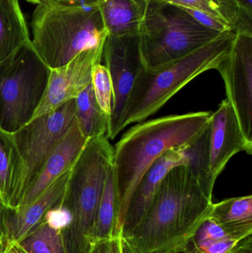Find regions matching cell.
<instances>
[{
	"instance_id": "cell-35",
	"label": "cell",
	"mask_w": 252,
	"mask_h": 253,
	"mask_svg": "<svg viewBox=\"0 0 252 253\" xmlns=\"http://www.w3.org/2000/svg\"><path fill=\"white\" fill-rule=\"evenodd\" d=\"M1 253H11V251H10V245L7 244V247H6L5 249L4 250V251H2Z\"/></svg>"
},
{
	"instance_id": "cell-23",
	"label": "cell",
	"mask_w": 252,
	"mask_h": 253,
	"mask_svg": "<svg viewBox=\"0 0 252 253\" xmlns=\"http://www.w3.org/2000/svg\"><path fill=\"white\" fill-rule=\"evenodd\" d=\"M235 34H252V0H214Z\"/></svg>"
},
{
	"instance_id": "cell-33",
	"label": "cell",
	"mask_w": 252,
	"mask_h": 253,
	"mask_svg": "<svg viewBox=\"0 0 252 253\" xmlns=\"http://www.w3.org/2000/svg\"><path fill=\"white\" fill-rule=\"evenodd\" d=\"M10 247V251L11 253H25L24 251L19 248V245L14 242H8Z\"/></svg>"
},
{
	"instance_id": "cell-19",
	"label": "cell",
	"mask_w": 252,
	"mask_h": 253,
	"mask_svg": "<svg viewBox=\"0 0 252 253\" xmlns=\"http://www.w3.org/2000/svg\"><path fill=\"white\" fill-rule=\"evenodd\" d=\"M75 119L78 127L87 138L106 135L109 119L101 110L91 83L75 99Z\"/></svg>"
},
{
	"instance_id": "cell-24",
	"label": "cell",
	"mask_w": 252,
	"mask_h": 253,
	"mask_svg": "<svg viewBox=\"0 0 252 253\" xmlns=\"http://www.w3.org/2000/svg\"><path fill=\"white\" fill-rule=\"evenodd\" d=\"M91 84L101 110L109 120L112 114L113 90L110 75L105 65L98 64L93 68Z\"/></svg>"
},
{
	"instance_id": "cell-1",
	"label": "cell",
	"mask_w": 252,
	"mask_h": 253,
	"mask_svg": "<svg viewBox=\"0 0 252 253\" xmlns=\"http://www.w3.org/2000/svg\"><path fill=\"white\" fill-rule=\"evenodd\" d=\"M213 197L187 165L172 169L161 181L149 211L127 236L145 253H166L186 247L208 218Z\"/></svg>"
},
{
	"instance_id": "cell-9",
	"label": "cell",
	"mask_w": 252,
	"mask_h": 253,
	"mask_svg": "<svg viewBox=\"0 0 252 253\" xmlns=\"http://www.w3.org/2000/svg\"><path fill=\"white\" fill-rule=\"evenodd\" d=\"M112 80L113 99L107 137L113 140L123 130L127 102L138 77L144 69L136 37L108 36L103 57Z\"/></svg>"
},
{
	"instance_id": "cell-5",
	"label": "cell",
	"mask_w": 252,
	"mask_h": 253,
	"mask_svg": "<svg viewBox=\"0 0 252 253\" xmlns=\"http://www.w3.org/2000/svg\"><path fill=\"white\" fill-rule=\"evenodd\" d=\"M143 1L137 42L142 65L148 71L173 63L223 34L200 25L173 4Z\"/></svg>"
},
{
	"instance_id": "cell-6",
	"label": "cell",
	"mask_w": 252,
	"mask_h": 253,
	"mask_svg": "<svg viewBox=\"0 0 252 253\" xmlns=\"http://www.w3.org/2000/svg\"><path fill=\"white\" fill-rule=\"evenodd\" d=\"M113 146L106 135L90 138L71 168L62 204L72 212L68 253H92L98 208L112 164Z\"/></svg>"
},
{
	"instance_id": "cell-32",
	"label": "cell",
	"mask_w": 252,
	"mask_h": 253,
	"mask_svg": "<svg viewBox=\"0 0 252 253\" xmlns=\"http://www.w3.org/2000/svg\"><path fill=\"white\" fill-rule=\"evenodd\" d=\"M229 253H252V241Z\"/></svg>"
},
{
	"instance_id": "cell-14",
	"label": "cell",
	"mask_w": 252,
	"mask_h": 253,
	"mask_svg": "<svg viewBox=\"0 0 252 253\" xmlns=\"http://www.w3.org/2000/svg\"><path fill=\"white\" fill-rule=\"evenodd\" d=\"M88 140L80 130L76 119H75L65 136L43 165L38 176L30 186L16 209L32 203L59 177L71 169Z\"/></svg>"
},
{
	"instance_id": "cell-22",
	"label": "cell",
	"mask_w": 252,
	"mask_h": 253,
	"mask_svg": "<svg viewBox=\"0 0 252 253\" xmlns=\"http://www.w3.org/2000/svg\"><path fill=\"white\" fill-rule=\"evenodd\" d=\"M16 161L13 134L0 128V204L7 210H10Z\"/></svg>"
},
{
	"instance_id": "cell-26",
	"label": "cell",
	"mask_w": 252,
	"mask_h": 253,
	"mask_svg": "<svg viewBox=\"0 0 252 253\" xmlns=\"http://www.w3.org/2000/svg\"><path fill=\"white\" fill-rule=\"evenodd\" d=\"M42 220L49 227L62 232L69 228L72 224V212L66 206L61 203L49 210Z\"/></svg>"
},
{
	"instance_id": "cell-29",
	"label": "cell",
	"mask_w": 252,
	"mask_h": 253,
	"mask_svg": "<svg viewBox=\"0 0 252 253\" xmlns=\"http://www.w3.org/2000/svg\"><path fill=\"white\" fill-rule=\"evenodd\" d=\"M120 247H121V253H145L133 242L122 237L121 235L120 238Z\"/></svg>"
},
{
	"instance_id": "cell-4",
	"label": "cell",
	"mask_w": 252,
	"mask_h": 253,
	"mask_svg": "<svg viewBox=\"0 0 252 253\" xmlns=\"http://www.w3.org/2000/svg\"><path fill=\"white\" fill-rule=\"evenodd\" d=\"M235 33L227 31L185 57L154 71L144 68L127 102L123 129L158 112L170 99L198 76L217 70L227 57Z\"/></svg>"
},
{
	"instance_id": "cell-16",
	"label": "cell",
	"mask_w": 252,
	"mask_h": 253,
	"mask_svg": "<svg viewBox=\"0 0 252 253\" xmlns=\"http://www.w3.org/2000/svg\"><path fill=\"white\" fill-rule=\"evenodd\" d=\"M104 26L111 37H136L143 16V0H97Z\"/></svg>"
},
{
	"instance_id": "cell-27",
	"label": "cell",
	"mask_w": 252,
	"mask_h": 253,
	"mask_svg": "<svg viewBox=\"0 0 252 253\" xmlns=\"http://www.w3.org/2000/svg\"><path fill=\"white\" fill-rule=\"evenodd\" d=\"M177 7V6H176ZM183 11L190 15L197 22L209 29L214 30L219 33H225L227 31H232V28L229 25H225L213 18L210 15L207 14L202 10H198L193 7H178Z\"/></svg>"
},
{
	"instance_id": "cell-15",
	"label": "cell",
	"mask_w": 252,
	"mask_h": 253,
	"mask_svg": "<svg viewBox=\"0 0 252 253\" xmlns=\"http://www.w3.org/2000/svg\"><path fill=\"white\" fill-rule=\"evenodd\" d=\"M71 170L59 177L30 205L14 211L5 209L4 227L9 242L19 243L38 225L49 210L62 203Z\"/></svg>"
},
{
	"instance_id": "cell-11",
	"label": "cell",
	"mask_w": 252,
	"mask_h": 253,
	"mask_svg": "<svg viewBox=\"0 0 252 253\" xmlns=\"http://www.w3.org/2000/svg\"><path fill=\"white\" fill-rule=\"evenodd\" d=\"M105 42L83 50L65 65L50 69L45 91L30 122L75 99L91 83L93 68L103 59Z\"/></svg>"
},
{
	"instance_id": "cell-34",
	"label": "cell",
	"mask_w": 252,
	"mask_h": 253,
	"mask_svg": "<svg viewBox=\"0 0 252 253\" xmlns=\"http://www.w3.org/2000/svg\"><path fill=\"white\" fill-rule=\"evenodd\" d=\"M26 1L34 3V4L38 5V4H42V3L46 2V1H48V0H26Z\"/></svg>"
},
{
	"instance_id": "cell-7",
	"label": "cell",
	"mask_w": 252,
	"mask_h": 253,
	"mask_svg": "<svg viewBox=\"0 0 252 253\" xmlns=\"http://www.w3.org/2000/svg\"><path fill=\"white\" fill-rule=\"evenodd\" d=\"M50 71L31 40L0 64V128L13 133L29 123L42 99Z\"/></svg>"
},
{
	"instance_id": "cell-30",
	"label": "cell",
	"mask_w": 252,
	"mask_h": 253,
	"mask_svg": "<svg viewBox=\"0 0 252 253\" xmlns=\"http://www.w3.org/2000/svg\"><path fill=\"white\" fill-rule=\"evenodd\" d=\"M56 1L70 3V4H79V5H93V4H97V0H56Z\"/></svg>"
},
{
	"instance_id": "cell-3",
	"label": "cell",
	"mask_w": 252,
	"mask_h": 253,
	"mask_svg": "<svg viewBox=\"0 0 252 253\" xmlns=\"http://www.w3.org/2000/svg\"><path fill=\"white\" fill-rule=\"evenodd\" d=\"M31 28L33 47L50 69L65 65L108 37L97 4L48 0L36 6Z\"/></svg>"
},
{
	"instance_id": "cell-31",
	"label": "cell",
	"mask_w": 252,
	"mask_h": 253,
	"mask_svg": "<svg viewBox=\"0 0 252 253\" xmlns=\"http://www.w3.org/2000/svg\"><path fill=\"white\" fill-rule=\"evenodd\" d=\"M201 253L198 252L195 248H194L193 245H192L190 242L189 243L186 245V247H184L183 248H181V249L178 250V251H173V252L170 253Z\"/></svg>"
},
{
	"instance_id": "cell-12",
	"label": "cell",
	"mask_w": 252,
	"mask_h": 253,
	"mask_svg": "<svg viewBox=\"0 0 252 253\" xmlns=\"http://www.w3.org/2000/svg\"><path fill=\"white\" fill-rule=\"evenodd\" d=\"M207 130L209 177L215 186L233 156L243 151L252 155V141L244 136L235 111L226 99L212 113Z\"/></svg>"
},
{
	"instance_id": "cell-20",
	"label": "cell",
	"mask_w": 252,
	"mask_h": 253,
	"mask_svg": "<svg viewBox=\"0 0 252 253\" xmlns=\"http://www.w3.org/2000/svg\"><path fill=\"white\" fill-rule=\"evenodd\" d=\"M16 244L25 253H68L62 232L49 227L43 220Z\"/></svg>"
},
{
	"instance_id": "cell-25",
	"label": "cell",
	"mask_w": 252,
	"mask_h": 253,
	"mask_svg": "<svg viewBox=\"0 0 252 253\" xmlns=\"http://www.w3.org/2000/svg\"><path fill=\"white\" fill-rule=\"evenodd\" d=\"M154 1L168 3L177 7H193L205 12L221 23L230 26L226 19L223 17L220 8L215 2L214 0H154Z\"/></svg>"
},
{
	"instance_id": "cell-18",
	"label": "cell",
	"mask_w": 252,
	"mask_h": 253,
	"mask_svg": "<svg viewBox=\"0 0 252 253\" xmlns=\"http://www.w3.org/2000/svg\"><path fill=\"white\" fill-rule=\"evenodd\" d=\"M30 40L19 0H0V64Z\"/></svg>"
},
{
	"instance_id": "cell-36",
	"label": "cell",
	"mask_w": 252,
	"mask_h": 253,
	"mask_svg": "<svg viewBox=\"0 0 252 253\" xmlns=\"http://www.w3.org/2000/svg\"><path fill=\"white\" fill-rule=\"evenodd\" d=\"M104 245V243H103ZM102 253H103V247H102Z\"/></svg>"
},
{
	"instance_id": "cell-13",
	"label": "cell",
	"mask_w": 252,
	"mask_h": 253,
	"mask_svg": "<svg viewBox=\"0 0 252 253\" xmlns=\"http://www.w3.org/2000/svg\"><path fill=\"white\" fill-rule=\"evenodd\" d=\"M188 163L189 157L184 149H173L164 153L148 169L130 198L121 227V236L130 234L143 221L167 174L176 167Z\"/></svg>"
},
{
	"instance_id": "cell-2",
	"label": "cell",
	"mask_w": 252,
	"mask_h": 253,
	"mask_svg": "<svg viewBox=\"0 0 252 253\" xmlns=\"http://www.w3.org/2000/svg\"><path fill=\"white\" fill-rule=\"evenodd\" d=\"M212 113L145 120L130 127L115 144L112 166L119 198L120 233L130 198L145 172L169 150L186 148L196 141L207 129Z\"/></svg>"
},
{
	"instance_id": "cell-8",
	"label": "cell",
	"mask_w": 252,
	"mask_h": 253,
	"mask_svg": "<svg viewBox=\"0 0 252 253\" xmlns=\"http://www.w3.org/2000/svg\"><path fill=\"white\" fill-rule=\"evenodd\" d=\"M75 114V100L72 99L12 133L16 161L10 210L19 206L43 165L72 126Z\"/></svg>"
},
{
	"instance_id": "cell-10",
	"label": "cell",
	"mask_w": 252,
	"mask_h": 253,
	"mask_svg": "<svg viewBox=\"0 0 252 253\" xmlns=\"http://www.w3.org/2000/svg\"><path fill=\"white\" fill-rule=\"evenodd\" d=\"M217 71L240 127L252 141V34H235L230 51Z\"/></svg>"
},
{
	"instance_id": "cell-21",
	"label": "cell",
	"mask_w": 252,
	"mask_h": 253,
	"mask_svg": "<svg viewBox=\"0 0 252 253\" xmlns=\"http://www.w3.org/2000/svg\"><path fill=\"white\" fill-rule=\"evenodd\" d=\"M208 218L224 225L252 224V195L213 203Z\"/></svg>"
},
{
	"instance_id": "cell-28",
	"label": "cell",
	"mask_w": 252,
	"mask_h": 253,
	"mask_svg": "<svg viewBox=\"0 0 252 253\" xmlns=\"http://www.w3.org/2000/svg\"><path fill=\"white\" fill-rule=\"evenodd\" d=\"M6 208H4L2 205L0 204V253L2 252L7 244H8V238H7V233L4 230V211Z\"/></svg>"
},
{
	"instance_id": "cell-17",
	"label": "cell",
	"mask_w": 252,
	"mask_h": 253,
	"mask_svg": "<svg viewBox=\"0 0 252 253\" xmlns=\"http://www.w3.org/2000/svg\"><path fill=\"white\" fill-rule=\"evenodd\" d=\"M119 198L112 164L108 169L92 234L93 249L102 242H109L121 235L118 225Z\"/></svg>"
}]
</instances>
